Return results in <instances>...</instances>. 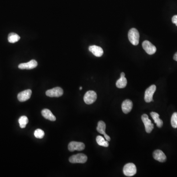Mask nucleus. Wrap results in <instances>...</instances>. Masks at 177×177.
I'll list each match as a JSON object with an SVG mask.
<instances>
[{"label": "nucleus", "mask_w": 177, "mask_h": 177, "mask_svg": "<svg viewBox=\"0 0 177 177\" xmlns=\"http://www.w3.org/2000/svg\"><path fill=\"white\" fill-rule=\"evenodd\" d=\"M105 129H106V124L104 122L100 121L97 124V127L96 128V130L99 133H101L102 134L104 135V137L107 141H110V137L108 136L105 132Z\"/></svg>", "instance_id": "obj_12"}, {"label": "nucleus", "mask_w": 177, "mask_h": 177, "mask_svg": "<svg viewBox=\"0 0 177 177\" xmlns=\"http://www.w3.org/2000/svg\"><path fill=\"white\" fill-rule=\"evenodd\" d=\"M141 119L142 120V122L145 125V130L148 133H150L154 128L153 124L152 123L150 119H149L148 115L146 114H144L141 116Z\"/></svg>", "instance_id": "obj_6"}, {"label": "nucleus", "mask_w": 177, "mask_h": 177, "mask_svg": "<svg viewBox=\"0 0 177 177\" xmlns=\"http://www.w3.org/2000/svg\"><path fill=\"white\" fill-rule=\"evenodd\" d=\"M37 66V62L36 60H32L28 63L19 64L18 68L21 69H32L36 68Z\"/></svg>", "instance_id": "obj_10"}, {"label": "nucleus", "mask_w": 177, "mask_h": 177, "mask_svg": "<svg viewBox=\"0 0 177 177\" xmlns=\"http://www.w3.org/2000/svg\"><path fill=\"white\" fill-rule=\"evenodd\" d=\"M88 160V157L83 153H78L69 157V161L71 163H84Z\"/></svg>", "instance_id": "obj_3"}, {"label": "nucleus", "mask_w": 177, "mask_h": 177, "mask_svg": "<svg viewBox=\"0 0 177 177\" xmlns=\"http://www.w3.org/2000/svg\"><path fill=\"white\" fill-rule=\"evenodd\" d=\"M123 172L124 175L128 177L134 176L137 172L136 166L132 163L127 164L124 167Z\"/></svg>", "instance_id": "obj_2"}, {"label": "nucleus", "mask_w": 177, "mask_h": 177, "mask_svg": "<svg viewBox=\"0 0 177 177\" xmlns=\"http://www.w3.org/2000/svg\"><path fill=\"white\" fill-rule=\"evenodd\" d=\"M142 47L147 53L149 55H153L156 51V46L148 40H145L142 43Z\"/></svg>", "instance_id": "obj_9"}, {"label": "nucleus", "mask_w": 177, "mask_h": 177, "mask_svg": "<svg viewBox=\"0 0 177 177\" xmlns=\"http://www.w3.org/2000/svg\"><path fill=\"white\" fill-rule=\"evenodd\" d=\"M96 141L99 145L104 147H108L109 146V144L108 141H106L103 136L100 135L97 136L96 138Z\"/></svg>", "instance_id": "obj_20"}, {"label": "nucleus", "mask_w": 177, "mask_h": 177, "mask_svg": "<svg viewBox=\"0 0 177 177\" xmlns=\"http://www.w3.org/2000/svg\"><path fill=\"white\" fill-rule=\"evenodd\" d=\"M172 21L173 23L176 24V25L177 26V15L173 16L172 18Z\"/></svg>", "instance_id": "obj_24"}, {"label": "nucleus", "mask_w": 177, "mask_h": 177, "mask_svg": "<svg viewBox=\"0 0 177 177\" xmlns=\"http://www.w3.org/2000/svg\"><path fill=\"white\" fill-rule=\"evenodd\" d=\"M18 122L20 128H25L28 124L29 120L26 116H22L19 119Z\"/></svg>", "instance_id": "obj_21"}, {"label": "nucleus", "mask_w": 177, "mask_h": 177, "mask_svg": "<svg viewBox=\"0 0 177 177\" xmlns=\"http://www.w3.org/2000/svg\"><path fill=\"white\" fill-rule=\"evenodd\" d=\"M173 59H174L175 61H177V52H176V53L174 55Z\"/></svg>", "instance_id": "obj_25"}, {"label": "nucleus", "mask_w": 177, "mask_h": 177, "mask_svg": "<svg viewBox=\"0 0 177 177\" xmlns=\"http://www.w3.org/2000/svg\"><path fill=\"white\" fill-rule=\"evenodd\" d=\"M116 85L117 87L120 89L125 88L127 85V80L125 76V77L121 76L120 78L116 82Z\"/></svg>", "instance_id": "obj_18"}, {"label": "nucleus", "mask_w": 177, "mask_h": 177, "mask_svg": "<svg viewBox=\"0 0 177 177\" xmlns=\"http://www.w3.org/2000/svg\"><path fill=\"white\" fill-rule=\"evenodd\" d=\"M153 157L154 160L160 161V163H164L166 161V156L163 152L160 150H154L153 153Z\"/></svg>", "instance_id": "obj_13"}, {"label": "nucleus", "mask_w": 177, "mask_h": 177, "mask_svg": "<svg viewBox=\"0 0 177 177\" xmlns=\"http://www.w3.org/2000/svg\"><path fill=\"white\" fill-rule=\"evenodd\" d=\"M133 107V103L129 100H124L122 104V109L125 114H128L131 112Z\"/></svg>", "instance_id": "obj_14"}, {"label": "nucleus", "mask_w": 177, "mask_h": 177, "mask_svg": "<svg viewBox=\"0 0 177 177\" xmlns=\"http://www.w3.org/2000/svg\"><path fill=\"white\" fill-rule=\"evenodd\" d=\"M121 76L122 77H125V74L124 72H122L121 74Z\"/></svg>", "instance_id": "obj_26"}, {"label": "nucleus", "mask_w": 177, "mask_h": 177, "mask_svg": "<svg viewBox=\"0 0 177 177\" xmlns=\"http://www.w3.org/2000/svg\"><path fill=\"white\" fill-rule=\"evenodd\" d=\"M85 148V146L83 143L75 141L71 142L68 145V149L70 152H73L75 150L81 151L83 150Z\"/></svg>", "instance_id": "obj_7"}, {"label": "nucleus", "mask_w": 177, "mask_h": 177, "mask_svg": "<svg viewBox=\"0 0 177 177\" xmlns=\"http://www.w3.org/2000/svg\"><path fill=\"white\" fill-rule=\"evenodd\" d=\"M156 87L154 85H152L146 90L145 93V101L147 103L153 101V95L156 92Z\"/></svg>", "instance_id": "obj_5"}, {"label": "nucleus", "mask_w": 177, "mask_h": 177, "mask_svg": "<svg viewBox=\"0 0 177 177\" xmlns=\"http://www.w3.org/2000/svg\"><path fill=\"white\" fill-rule=\"evenodd\" d=\"M20 37L17 33H11L8 36V41L11 43H16L19 40Z\"/></svg>", "instance_id": "obj_19"}, {"label": "nucleus", "mask_w": 177, "mask_h": 177, "mask_svg": "<svg viewBox=\"0 0 177 177\" xmlns=\"http://www.w3.org/2000/svg\"><path fill=\"white\" fill-rule=\"evenodd\" d=\"M89 50L95 56L97 57H100L103 54V48L100 47L98 46H90L89 47Z\"/></svg>", "instance_id": "obj_15"}, {"label": "nucleus", "mask_w": 177, "mask_h": 177, "mask_svg": "<svg viewBox=\"0 0 177 177\" xmlns=\"http://www.w3.org/2000/svg\"><path fill=\"white\" fill-rule=\"evenodd\" d=\"M64 91L60 87H55L52 89L48 90L46 92V95L51 97H58L63 95Z\"/></svg>", "instance_id": "obj_8"}, {"label": "nucleus", "mask_w": 177, "mask_h": 177, "mask_svg": "<svg viewBox=\"0 0 177 177\" xmlns=\"http://www.w3.org/2000/svg\"><path fill=\"white\" fill-rule=\"evenodd\" d=\"M172 127L174 128H177V112H175L172 115L171 120Z\"/></svg>", "instance_id": "obj_22"}, {"label": "nucleus", "mask_w": 177, "mask_h": 177, "mask_svg": "<svg viewBox=\"0 0 177 177\" xmlns=\"http://www.w3.org/2000/svg\"><path fill=\"white\" fill-rule=\"evenodd\" d=\"M97 99V95L95 91H89L84 95V101L87 104H92Z\"/></svg>", "instance_id": "obj_4"}, {"label": "nucleus", "mask_w": 177, "mask_h": 177, "mask_svg": "<svg viewBox=\"0 0 177 177\" xmlns=\"http://www.w3.org/2000/svg\"><path fill=\"white\" fill-rule=\"evenodd\" d=\"M150 116L154 120V123L156 124L157 127L161 128L163 125V121L160 119V115L156 112H152L150 113Z\"/></svg>", "instance_id": "obj_17"}, {"label": "nucleus", "mask_w": 177, "mask_h": 177, "mask_svg": "<svg viewBox=\"0 0 177 177\" xmlns=\"http://www.w3.org/2000/svg\"><path fill=\"white\" fill-rule=\"evenodd\" d=\"M82 89V87H80V88H79V90H81Z\"/></svg>", "instance_id": "obj_27"}, {"label": "nucleus", "mask_w": 177, "mask_h": 177, "mask_svg": "<svg viewBox=\"0 0 177 177\" xmlns=\"http://www.w3.org/2000/svg\"><path fill=\"white\" fill-rule=\"evenodd\" d=\"M32 91L28 89L20 92L18 94L17 99L20 102H24L30 99L32 95Z\"/></svg>", "instance_id": "obj_11"}, {"label": "nucleus", "mask_w": 177, "mask_h": 177, "mask_svg": "<svg viewBox=\"0 0 177 177\" xmlns=\"http://www.w3.org/2000/svg\"><path fill=\"white\" fill-rule=\"evenodd\" d=\"M41 114L43 117L51 121H55L56 120L55 116L52 114L50 110L48 109H44L41 111Z\"/></svg>", "instance_id": "obj_16"}, {"label": "nucleus", "mask_w": 177, "mask_h": 177, "mask_svg": "<svg viewBox=\"0 0 177 177\" xmlns=\"http://www.w3.org/2000/svg\"><path fill=\"white\" fill-rule=\"evenodd\" d=\"M34 135L36 138H43L44 136V132L41 129H36L34 132Z\"/></svg>", "instance_id": "obj_23"}, {"label": "nucleus", "mask_w": 177, "mask_h": 177, "mask_svg": "<svg viewBox=\"0 0 177 177\" xmlns=\"http://www.w3.org/2000/svg\"><path fill=\"white\" fill-rule=\"evenodd\" d=\"M128 37L129 41L133 46H137L139 44L140 35L138 31L135 28H132L128 33Z\"/></svg>", "instance_id": "obj_1"}]
</instances>
